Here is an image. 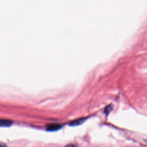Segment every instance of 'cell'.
<instances>
[{
  "label": "cell",
  "instance_id": "1",
  "mask_svg": "<svg viewBox=\"0 0 147 147\" xmlns=\"http://www.w3.org/2000/svg\"><path fill=\"white\" fill-rule=\"evenodd\" d=\"M61 127V125L59 123H49L47 126V129L49 131L57 130Z\"/></svg>",
  "mask_w": 147,
  "mask_h": 147
},
{
  "label": "cell",
  "instance_id": "2",
  "mask_svg": "<svg viewBox=\"0 0 147 147\" xmlns=\"http://www.w3.org/2000/svg\"><path fill=\"white\" fill-rule=\"evenodd\" d=\"M0 122L1 126H9L12 124V122L7 119H1Z\"/></svg>",
  "mask_w": 147,
  "mask_h": 147
},
{
  "label": "cell",
  "instance_id": "3",
  "mask_svg": "<svg viewBox=\"0 0 147 147\" xmlns=\"http://www.w3.org/2000/svg\"><path fill=\"white\" fill-rule=\"evenodd\" d=\"M84 119H83V118H81V119H79L75 120L74 121H72V122L70 123V125H79L80 123H82Z\"/></svg>",
  "mask_w": 147,
  "mask_h": 147
},
{
  "label": "cell",
  "instance_id": "4",
  "mask_svg": "<svg viewBox=\"0 0 147 147\" xmlns=\"http://www.w3.org/2000/svg\"><path fill=\"white\" fill-rule=\"evenodd\" d=\"M65 147H78L77 146H76L75 145H74V144H68Z\"/></svg>",
  "mask_w": 147,
  "mask_h": 147
},
{
  "label": "cell",
  "instance_id": "5",
  "mask_svg": "<svg viewBox=\"0 0 147 147\" xmlns=\"http://www.w3.org/2000/svg\"><path fill=\"white\" fill-rule=\"evenodd\" d=\"M0 147H7V146L6 145V144L1 143V145H0Z\"/></svg>",
  "mask_w": 147,
  "mask_h": 147
}]
</instances>
